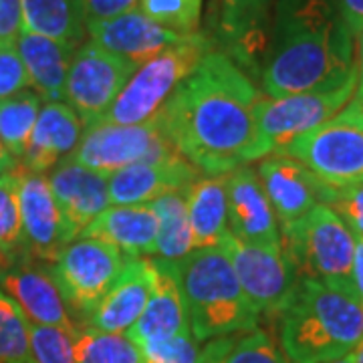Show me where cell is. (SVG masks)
<instances>
[{
    "mask_svg": "<svg viewBox=\"0 0 363 363\" xmlns=\"http://www.w3.org/2000/svg\"><path fill=\"white\" fill-rule=\"evenodd\" d=\"M259 91L226 52L212 51L160 109L176 150L208 176L262 160L257 131Z\"/></svg>",
    "mask_w": 363,
    "mask_h": 363,
    "instance_id": "1",
    "label": "cell"
},
{
    "mask_svg": "<svg viewBox=\"0 0 363 363\" xmlns=\"http://www.w3.org/2000/svg\"><path fill=\"white\" fill-rule=\"evenodd\" d=\"M353 77L355 35L337 0H279L260 69L264 95L335 89Z\"/></svg>",
    "mask_w": 363,
    "mask_h": 363,
    "instance_id": "2",
    "label": "cell"
},
{
    "mask_svg": "<svg viewBox=\"0 0 363 363\" xmlns=\"http://www.w3.org/2000/svg\"><path fill=\"white\" fill-rule=\"evenodd\" d=\"M363 339V307L351 293L301 279L281 315V345L291 363H327L347 355Z\"/></svg>",
    "mask_w": 363,
    "mask_h": 363,
    "instance_id": "3",
    "label": "cell"
},
{
    "mask_svg": "<svg viewBox=\"0 0 363 363\" xmlns=\"http://www.w3.org/2000/svg\"><path fill=\"white\" fill-rule=\"evenodd\" d=\"M182 295L196 341H214L259 327L250 305L220 247L196 248L176 262Z\"/></svg>",
    "mask_w": 363,
    "mask_h": 363,
    "instance_id": "4",
    "label": "cell"
},
{
    "mask_svg": "<svg viewBox=\"0 0 363 363\" xmlns=\"http://www.w3.org/2000/svg\"><path fill=\"white\" fill-rule=\"evenodd\" d=\"M281 245L298 279H317L357 297L353 286L355 236L327 204H317L303 218L283 226Z\"/></svg>",
    "mask_w": 363,
    "mask_h": 363,
    "instance_id": "5",
    "label": "cell"
},
{
    "mask_svg": "<svg viewBox=\"0 0 363 363\" xmlns=\"http://www.w3.org/2000/svg\"><path fill=\"white\" fill-rule=\"evenodd\" d=\"M210 51L212 43L206 35L194 33L182 37L166 51L135 69L101 121L138 125L154 119L169 95L178 89L184 79L192 75V71Z\"/></svg>",
    "mask_w": 363,
    "mask_h": 363,
    "instance_id": "6",
    "label": "cell"
},
{
    "mask_svg": "<svg viewBox=\"0 0 363 363\" xmlns=\"http://www.w3.org/2000/svg\"><path fill=\"white\" fill-rule=\"evenodd\" d=\"M279 154L335 188L363 184V104L353 95L337 116L295 138Z\"/></svg>",
    "mask_w": 363,
    "mask_h": 363,
    "instance_id": "7",
    "label": "cell"
},
{
    "mask_svg": "<svg viewBox=\"0 0 363 363\" xmlns=\"http://www.w3.org/2000/svg\"><path fill=\"white\" fill-rule=\"evenodd\" d=\"M73 160L109 178L119 169L147 162H168L184 157L169 142L160 117L138 125H119L99 121L83 128Z\"/></svg>",
    "mask_w": 363,
    "mask_h": 363,
    "instance_id": "8",
    "label": "cell"
},
{
    "mask_svg": "<svg viewBox=\"0 0 363 363\" xmlns=\"http://www.w3.org/2000/svg\"><path fill=\"white\" fill-rule=\"evenodd\" d=\"M357 89V77L327 91H307L285 97H260L257 101V131L260 156L285 150L295 138L319 128L350 104Z\"/></svg>",
    "mask_w": 363,
    "mask_h": 363,
    "instance_id": "9",
    "label": "cell"
},
{
    "mask_svg": "<svg viewBox=\"0 0 363 363\" xmlns=\"http://www.w3.org/2000/svg\"><path fill=\"white\" fill-rule=\"evenodd\" d=\"M125 260L128 257L113 245L79 236L63 248L59 259L49 267L69 311L87 321L119 277Z\"/></svg>",
    "mask_w": 363,
    "mask_h": 363,
    "instance_id": "10",
    "label": "cell"
},
{
    "mask_svg": "<svg viewBox=\"0 0 363 363\" xmlns=\"http://www.w3.org/2000/svg\"><path fill=\"white\" fill-rule=\"evenodd\" d=\"M220 248L226 252L238 283L257 313L283 315L301 281L283 245H248L228 233L222 238Z\"/></svg>",
    "mask_w": 363,
    "mask_h": 363,
    "instance_id": "11",
    "label": "cell"
},
{
    "mask_svg": "<svg viewBox=\"0 0 363 363\" xmlns=\"http://www.w3.org/2000/svg\"><path fill=\"white\" fill-rule=\"evenodd\" d=\"M135 69V63L93 40L79 47L67 73L65 104L73 107L83 128L104 119Z\"/></svg>",
    "mask_w": 363,
    "mask_h": 363,
    "instance_id": "12",
    "label": "cell"
},
{
    "mask_svg": "<svg viewBox=\"0 0 363 363\" xmlns=\"http://www.w3.org/2000/svg\"><path fill=\"white\" fill-rule=\"evenodd\" d=\"M0 291L13 298L28 323L57 327L75 337L79 327L49 264L25 257L0 267Z\"/></svg>",
    "mask_w": 363,
    "mask_h": 363,
    "instance_id": "13",
    "label": "cell"
},
{
    "mask_svg": "<svg viewBox=\"0 0 363 363\" xmlns=\"http://www.w3.org/2000/svg\"><path fill=\"white\" fill-rule=\"evenodd\" d=\"M16 172L23 220V252L26 259L55 262L63 248L73 242V238L52 198L49 178L25 168H16Z\"/></svg>",
    "mask_w": 363,
    "mask_h": 363,
    "instance_id": "14",
    "label": "cell"
},
{
    "mask_svg": "<svg viewBox=\"0 0 363 363\" xmlns=\"http://www.w3.org/2000/svg\"><path fill=\"white\" fill-rule=\"evenodd\" d=\"M259 180L271 200L279 226H289L317 204H331L337 188L317 178L301 162L283 154L262 157L257 168Z\"/></svg>",
    "mask_w": 363,
    "mask_h": 363,
    "instance_id": "15",
    "label": "cell"
},
{
    "mask_svg": "<svg viewBox=\"0 0 363 363\" xmlns=\"http://www.w3.org/2000/svg\"><path fill=\"white\" fill-rule=\"evenodd\" d=\"M228 230L238 240L260 247H281V228L257 169L240 166L226 174Z\"/></svg>",
    "mask_w": 363,
    "mask_h": 363,
    "instance_id": "16",
    "label": "cell"
},
{
    "mask_svg": "<svg viewBox=\"0 0 363 363\" xmlns=\"http://www.w3.org/2000/svg\"><path fill=\"white\" fill-rule=\"evenodd\" d=\"M47 178L73 240L81 236L105 208L111 206L107 178L77 164L71 156L59 162Z\"/></svg>",
    "mask_w": 363,
    "mask_h": 363,
    "instance_id": "17",
    "label": "cell"
},
{
    "mask_svg": "<svg viewBox=\"0 0 363 363\" xmlns=\"http://www.w3.org/2000/svg\"><path fill=\"white\" fill-rule=\"evenodd\" d=\"M154 260L128 259L113 285L87 317V327L107 333H125L142 317L154 289Z\"/></svg>",
    "mask_w": 363,
    "mask_h": 363,
    "instance_id": "18",
    "label": "cell"
},
{
    "mask_svg": "<svg viewBox=\"0 0 363 363\" xmlns=\"http://www.w3.org/2000/svg\"><path fill=\"white\" fill-rule=\"evenodd\" d=\"M87 33L93 43L138 67L182 39V35L157 25L140 9L119 14L116 18L87 23Z\"/></svg>",
    "mask_w": 363,
    "mask_h": 363,
    "instance_id": "19",
    "label": "cell"
},
{
    "mask_svg": "<svg viewBox=\"0 0 363 363\" xmlns=\"http://www.w3.org/2000/svg\"><path fill=\"white\" fill-rule=\"evenodd\" d=\"M200 176L202 172L192 166L186 157L135 164L130 168L119 169L107 178L109 204L111 206L150 204L160 196L176 190H186Z\"/></svg>",
    "mask_w": 363,
    "mask_h": 363,
    "instance_id": "20",
    "label": "cell"
},
{
    "mask_svg": "<svg viewBox=\"0 0 363 363\" xmlns=\"http://www.w3.org/2000/svg\"><path fill=\"white\" fill-rule=\"evenodd\" d=\"M152 260L156 271L152 295L147 298L142 317L125 331V335L133 343H142L147 339L172 337L190 331L176 262L164 259Z\"/></svg>",
    "mask_w": 363,
    "mask_h": 363,
    "instance_id": "21",
    "label": "cell"
},
{
    "mask_svg": "<svg viewBox=\"0 0 363 363\" xmlns=\"http://www.w3.org/2000/svg\"><path fill=\"white\" fill-rule=\"evenodd\" d=\"M83 135V121L65 101H51L40 107L35 130L21 157V168L45 174L65 157L73 156Z\"/></svg>",
    "mask_w": 363,
    "mask_h": 363,
    "instance_id": "22",
    "label": "cell"
},
{
    "mask_svg": "<svg viewBox=\"0 0 363 363\" xmlns=\"http://www.w3.org/2000/svg\"><path fill=\"white\" fill-rule=\"evenodd\" d=\"M119 248L128 259L156 255L157 214L152 204L109 206L81 233Z\"/></svg>",
    "mask_w": 363,
    "mask_h": 363,
    "instance_id": "23",
    "label": "cell"
},
{
    "mask_svg": "<svg viewBox=\"0 0 363 363\" xmlns=\"http://www.w3.org/2000/svg\"><path fill=\"white\" fill-rule=\"evenodd\" d=\"M16 49L26 67L30 87L40 99L45 104L65 101L67 73L77 49L26 28L16 37Z\"/></svg>",
    "mask_w": 363,
    "mask_h": 363,
    "instance_id": "24",
    "label": "cell"
},
{
    "mask_svg": "<svg viewBox=\"0 0 363 363\" xmlns=\"http://www.w3.org/2000/svg\"><path fill=\"white\" fill-rule=\"evenodd\" d=\"M188 220L194 248L220 247L228 230L226 210V174L200 176L186 190Z\"/></svg>",
    "mask_w": 363,
    "mask_h": 363,
    "instance_id": "25",
    "label": "cell"
},
{
    "mask_svg": "<svg viewBox=\"0 0 363 363\" xmlns=\"http://www.w3.org/2000/svg\"><path fill=\"white\" fill-rule=\"evenodd\" d=\"M25 28L77 49L87 33L85 0H21Z\"/></svg>",
    "mask_w": 363,
    "mask_h": 363,
    "instance_id": "26",
    "label": "cell"
},
{
    "mask_svg": "<svg viewBox=\"0 0 363 363\" xmlns=\"http://www.w3.org/2000/svg\"><path fill=\"white\" fill-rule=\"evenodd\" d=\"M186 190H176L150 202L157 214L156 259L178 262L186 255L196 250L190 220H188Z\"/></svg>",
    "mask_w": 363,
    "mask_h": 363,
    "instance_id": "27",
    "label": "cell"
},
{
    "mask_svg": "<svg viewBox=\"0 0 363 363\" xmlns=\"http://www.w3.org/2000/svg\"><path fill=\"white\" fill-rule=\"evenodd\" d=\"M40 104L43 99L39 93L30 89L0 99V140L16 160L25 156L30 133L43 107Z\"/></svg>",
    "mask_w": 363,
    "mask_h": 363,
    "instance_id": "28",
    "label": "cell"
},
{
    "mask_svg": "<svg viewBox=\"0 0 363 363\" xmlns=\"http://www.w3.org/2000/svg\"><path fill=\"white\" fill-rule=\"evenodd\" d=\"M73 353L77 363H143L138 345L125 333H107L93 327L75 333Z\"/></svg>",
    "mask_w": 363,
    "mask_h": 363,
    "instance_id": "29",
    "label": "cell"
},
{
    "mask_svg": "<svg viewBox=\"0 0 363 363\" xmlns=\"http://www.w3.org/2000/svg\"><path fill=\"white\" fill-rule=\"evenodd\" d=\"M218 363H291L262 329H252L240 337H220L208 343Z\"/></svg>",
    "mask_w": 363,
    "mask_h": 363,
    "instance_id": "30",
    "label": "cell"
},
{
    "mask_svg": "<svg viewBox=\"0 0 363 363\" xmlns=\"http://www.w3.org/2000/svg\"><path fill=\"white\" fill-rule=\"evenodd\" d=\"M218 26L222 35L234 43L245 45L257 37L259 26L264 23L267 13L274 0H218Z\"/></svg>",
    "mask_w": 363,
    "mask_h": 363,
    "instance_id": "31",
    "label": "cell"
},
{
    "mask_svg": "<svg viewBox=\"0 0 363 363\" xmlns=\"http://www.w3.org/2000/svg\"><path fill=\"white\" fill-rule=\"evenodd\" d=\"M28 321L13 298L0 291V363H30Z\"/></svg>",
    "mask_w": 363,
    "mask_h": 363,
    "instance_id": "32",
    "label": "cell"
},
{
    "mask_svg": "<svg viewBox=\"0 0 363 363\" xmlns=\"http://www.w3.org/2000/svg\"><path fill=\"white\" fill-rule=\"evenodd\" d=\"M23 252V220L18 200V172L0 176V259Z\"/></svg>",
    "mask_w": 363,
    "mask_h": 363,
    "instance_id": "33",
    "label": "cell"
},
{
    "mask_svg": "<svg viewBox=\"0 0 363 363\" xmlns=\"http://www.w3.org/2000/svg\"><path fill=\"white\" fill-rule=\"evenodd\" d=\"M140 11L182 37L198 33L202 0H140Z\"/></svg>",
    "mask_w": 363,
    "mask_h": 363,
    "instance_id": "34",
    "label": "cell"
},
{
    "mask_svg": "<svg viewBox=\"0 0 363 363\" xmlns=\"http://www.w3.org/2000/svg\"><path fill=\"white\" fill-rule=\"evenodd\" d=\"M143 363H204V350L196 341L192 331L172 337L147 339L135 343Z\"/></svg>",
    "mask_w": 363,
    "mask_h": 363,
    "instance_id": "35",
    "label": "cell"
},
{
    "mask_svg": "<svg viewBox=\"0 0 363 363\" xmlns=\"http://www.w3.org/2000/svg\"><path fill=\"white\" fill-rule=\"evenodd\" d=\"M33 363H77L73 353V335L57 327L28 323Z\"/></svg>",
    "mask_w": 363,
    "mask_h": 363,
    "instance_id": "36",
    "label": "cell"
},
{
    "mask_svg": "<svg viewBox=\"0 0 363 363\" xmlns=\"http://www.w3.org/2000/svg\"><path fill=\"white\" fill-rule=\"evenodd\" d=\"M26 89H30V81L16 49V40H0V99Z\"/></svg>",
    "mask_w": 363,
    "mask_h": 363,
    "instance_id": "37",
    "label": "cell"
},
{
    "mask_svg": "<svg viewBox=\"0 0 363 363\" xmlns=\"http://www.w3.org/2000/svg\"><path fill=\"white\" fill-rule=\"evenodd\" d=\"M329 208L345 222L353 236L363 238V184L337 188Z\"/></svg>",
    "mask_w": 363,
    "mask_h": 363,
    "instance_id": "38",
    "label": "cell"
},
{
    "mask_svg": "<svg viewBox=\"0 0 363 363\" xmlns=\"http://www.w3.org/2000/svg\"><path fill=\"white\" fill-rule=\"evenodd\" d=\"M140 6V0H85V14L87 23L116 18L119 14L135 11Z\"/></svg>",
    "mask_w": 363,
    "mask_h": 363,
    "instance_id": "39",
    "label": "cell"
},
{
    "mask_svg": "<svg viewBox=\"0 0 363 363\" xmlns=\"http://www.w3.org/2000/svg\"><path fill=\"white\" fill-rule=\"evenodd\" d=\"M23 30H25L23 2L0 0V40H16Z\"/></svg>",
    "mask_w": 363,
    "mask_h": 363,
    "instance_id": "40",
    "label": "cell"
},
{
    "mask_svg": "<svg viewBox=\"0 0 363 363\" xmlns=\"http://www.w3.org/2000/svg\"><path fill=\"white\" fill-rule=\"evenodd\" d=\"M337 6L355 39L363 30V0H337Z\"/></svg>",
    "mask_w": 363,
    "mask_h": 363,
    "instance_id": "41",
    "label": "cell"
},
{
    "mask_svg": "<svg viewBox=\"0 0 363 363\" xmlns=\"http://www.w3.org/2000/svg\"><path fill=\"white\" fill-rule=\"evenodd\" d=\"M353 286L363 307V238L355 236V257H353Z\"/></svg>",
    "mask_w": 363,
    "mask_h": 363,
    "instance_id": "42",
    "label": "cell"
},
{
    "mask_svg": "<svg viewBox=\"0 0 363 363\" xmlns=\"http://www.w3.org/2000/svg\"><path fill=\"white\" fill-rule=\"evenodd\" d=\"M16 166H18L16 157L6 150V145L0 140V176H4V174H9V172H14Z\"/></svg>",
    "mask_w": 363,
    "mask_h": 363,
    "instance_id": "43",
    "label": "cell"
},
{
    "mask_svg": "<svg viewBox=\"0 0 363 363\" xmlns=\"http://www.w3.org/2000/svg\"><path fill=\"white\" fill-rule=\"evenodd\" d=\"M357 40H359V45H357V89H355V97L363 104V30Z\"/></svg>",
    "mask_w": 363,
    "mask_h": 363,
    "instance_id": "44",
    "label": "cell"
},
{
    "mask_svg": "<svg viewBox=\"0 0 363 363\" xmlns=\"http://www.w3.org/2000/svg\"><path fill=\"white\" fill-rule=\"evenodd\" d=\"M204 363H218L216 355H214V351L210 350V345L204 347Z\"/></svg>",
    "mask_w": 363,
    "mask_h": 363,
    "instance_id": "45",
    "label": "cell"
},
{
    "mask_svg": "<svg viewBox=\"0 0 363 363\" xmlns=\"http://www.w3.org/2000/svg\"><path fill=\"white\" fill-rule=\"evenodd\" d=\"M327 363H355V353L351 351L347 355H343V357H339V359H333V362H327Z\"/></svg>",
    "mask_w": 363,
    "mask_h": 363,
    "instance_id": "46",
    "label": "cell"
},
{
    "mask_svg": "<svg viewBox=\"0 0 363 363\" xmlns=\"http://www.w3.org/2000/svg\"><path fill=\"white\" fill-rule=\"evenodd\" d=\"M353 353H355V363H363V339L359 341V345L355 347Z\"/></svg>",
    "mask_w": 363,
    "mask_h": 363,
    "instance_id": "47",
    "label": "cell"
}]
</instances>
